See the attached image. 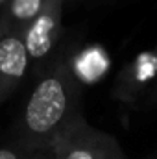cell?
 <instances>
[{"label":"cell","mask_w":157,"mask_h":159,"mask_svg":"<svg viewBox=\"0 0 157 159\" xmlns=\"http://www.w3.org/2000/svg\"><path fill=\"white\" fill-rule=\"evenodd\" d=\"M30 74V59L20 32H0V104Z\"/></svg>","instance_id":"5b68a950"},{"label":"cell","mask_w":157,"mask_h":159,"mask_svg":"<svg viewBox=\"0 0 157 159\" xmlns=\"http://www.w3.org/2000/svg\"><path fill=\"white\" fill-rule=\"evenodd\" d=\"M81 113V89L67 48L34 76V85L15 119L11 139L28 152L50 148Z\"/></svg>","instance_id":"6da1fadb"},{"label":"cell","mask_w":157,"mask_h":159,"mask_svg":"<svg viewBox=\"0 0 157 159\" xmlns=\"http://www.w3.org/2000/svg\"><path fill=\"white\" fill-rule=\"evenodd\" d=\"M6 2H7V0H0V11H2V7L6 6Z\"/></svg>","instance_id":"30bf717a"},{"label":"cell","mask_w":157,"mask_h":159,"mask_svg":"<svg viewBox=\"0 0 157 159\" xmlns=\"http://www.w3.org/2000/svg\"><path fill=\"white\" fill-rule=\"evenodd\" d=\"M150 102H152V104H157V87L154 89V93L150 94Z\"/></svg>","instance_id":"9c48e42d"},{"label":"cell","mask_w":157,"mask_h":159,"mask_svg":"<svg viewBox=\"0 0 157 159\" xmlns=\"http://www.w3.org/2000/svg\"><path fill=\"white\" fill-rule=\"evenodd\" d=\"M35 152H28L20 148L11 137L6 141H0V159H32Z\"/></svg>","instance_id":"52a82bcc"},{"label":"cell","mask_w":157,"mask_h":159,"mask_svg":"<svg viewBox=\"0 0 157 159\" xmlns=\"http://www.w3.org/2000/svg\"><path fill=\"white\" fill-rule=\"evenodd\" d=\"M63 7L65 0H44L39 15L20 32L34 76L48 67L63 48Z\"/></svg>","instance_id":"7a4b0ae2"},{"label":"cell","mask_w":157,"mask_h":159,"mask_svg":"<svg viewBox=\"0 0 157 159\" xmlns=\"http://www.w3.org/2000/svg\"><path fill=\"white\" fill-rule=\"evenodd\" d=\"M157 87V46L139 54L118 74L113 94L126 104H137L144 94H152Z\"/></svg>","instance_id":"277c9868"},{"label":"cell","mask_w":157,"mask_h":159,"mask_svg":"<svg viewBox=\"0 0 157 159\" xmlns=\"http://www.w3.org/2000/svg\"><path fill=\"white\" fill-rule=\"evenodd\" d=\"M57 159H128L113 135L79 119L52 146Z\"/></svg>","instance_id":"3957f363"},{"label":"cell","mask_w":157,"mask_h":159,"mask_svg":"<svg viewBox=\"0 0 157 159\" xmlns=\"http://www.w3.org/2000/svg\"><path fill=\"white\" fill-rule=\"evenodd\" d=\"M67 2H69V0H65V4H67Z\"/></svg>","instance_id":"8fae6325"},{"label":"cell","mask_w":157,"mask_h":159,"mask_svg":"<svg viewBox=\"0 0 157 159\" xmlns=\"http://www.w3.org/2000/svg\"><path fill=\"white\" fill-rule=\"evenodd\" d=\"M32 159H57L56 157V154H54V150L52 148H44V150H39V152H35Z\"/></svg>","instance_id":"ba28073f"},{"label":"cell","mask_w":157,"mask_h":159,"mask_svg":"<svg viewBox=\"0 0 157 159\" xmlns=\"http://www.w3.org/2000/svg\"><path fill=\"white\" fill-rule=\"evenodd\" d=\"M43 6L44 0H7L0 11V32H22Z\"/></svg>","instance_id":"8992f818"}]
</instances>
